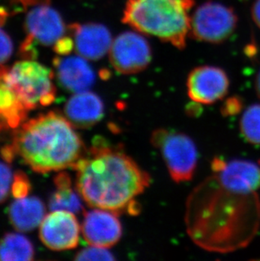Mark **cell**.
I'll list each match as a JSON object with an SVG mask.
<instances>
[{"mask_svg": "<svg viewBox=\"0 0 260 261\" xmlns=\"http://www.w3.org/2000/svg\"><path fill=\"white\" fill-rule=\"evenodd\" d=\"M186 206L188 233L208 251L240 249L250 242L258 227L260 206L256 193L231 191L214 175L194 189Z\"/></svg>", "mask_w": 260, "mask_h": 261, "instance_id": "obj_1", "label": "cell"}, {"mask_svg": "<svg viewBox=\"0 0 260 261\" xmlns=\"http://www.w3.org/2000/svg\"><path fill=\"white\" fill-rule=\"evenodd\" d=\"M74 170L77 190L86 204L116 214L138 213L136 199L150 184L149 173L129 155L100 139L94 140Z\"/></svg>", "mask_w": 260, "mask_h": 261, "instance_id": "obj_2", "label": "cell"}, {"mask_svg": "<svg viewBox=\"0 0 260 261\" xmlns=\"http://www.w3.org/2000/svg\"><path fill=\"white\" fill-rule=\"evenodd\" d=\"M67 118L54 112L25 121L13 135L11 143L1 153L10 163L19 158L36 173L73 168L86 149L81 136Z\"/></svg>", "mask_w": 260, "mask_h": 261, "instance_id": "obj_3", "label": "cell"}, {"mask_svg": "<svg viewBox=\"0 0 260 261\" xmlns=\"http://www.w3.org/2000/svg\"><path fill=\"white\" fill-rule=\"evenodd\" d=\"M194 5V0H128L122 21L183 50L190 32L189 12Z\"/></svg>", "mask_w": 260, "mask_h": 261, "instance_id": "obj_4", "label": "cell"}, {"mask_svg": "<svg viewBox=\"0 0 260 261\" xmlns=\"http://www.w3.org/2000/svg\"><path fill=\"white\" fill-rule=\"evenodd\" d=\"M54 77L49 68L27 59L16 62L7 72L8 82L29 111L55 101Z\"/></svg>", "mask_w": 260, "mask_h": 261, "instance_id": "obj_5", "label": "cell"}, {"mask_svg": "<svg viewBox=\"0 0 260 261\" xmlns=\"http://www.w3.org/2000/svg\"><path fill=\"white\" fill-rule=\"evenodd\" d=\"M150 142L159 150L172 179L187 182L194 177L198 163V150L189 136L178 131L157 128Z\"/></svg>", "mask_w": 260, "mask_h": 261, "instance_id": "obj_6", "label": "cell"}, {"mask_svg": "<svg viewBox=\"0 0 260 261\" xmlns=\"http://www.w3.org/2000/svg\"><path fill=\"white\" fill-rule=\"evenodd\" d=\"M233 9L219 3H204L190 20V35L199 42L220 44L228 39L238 25Z\"/></svg>", "mask_w": 260, "mask_h": 261, "instance_id": "obj_7", "label": "cell"}, {"mask_svg": "<svg viewBox=\"0 0 260 261\" xmlns=\"http://www.w3.org/2000/svg\"><path fill=\"white\" fill-rule=\"evenodd\" d=\"M152 59L150 43L135 32H123L116 37L109 50L113 69L122 74H135L145 70Z\"/></svg>", "mask_w": 260, "mask_h": 261, "instance_id": "obj_8", "label": "cell"}, {"mask_svg": "<svg viewBox=\"0 0 260 261\" xmlns=\"http://www.w3.org/2000/svg\"><path fill=\"white\" fill-rule=\"evenodd\" d=\"M211 168L220 184L231 191L253 194L260 189L259 162L240 159L226 162L215 158Z\"/></svg>", "mask_w": 260, "mask_h": 261, "instance_id": "obj_9", "label": "cell"}, {"mask_svg": "<svg viewBox=\"0 0 260 261\" xmlns=\"http://www.w3.org/2000/svg\"><path fill=\"white\" fill-rule=\"evenodd\" d=\"M229 87L227 74L218 67H196L189 73L187 79L188 95L196 103H215L226 96Z\"/></svg>", "mask_w": 260, "mask_h": 261, "instance_id": "obj_10", "label": "cell"}, {"mask_svg": "<svg viewBox=\"0 0 260 261\" xmlns=\"http://www.w3.org/2000/svg\"><path fill=\"white\" fill-rule=\"evenodd\" d=\"M74 213L54 211L42 220L39 236L48 249L61 251L78 246L81 227Z\"/></svg>", "mask_w": 260, "mask_h": 261, "instance_id": "obj_11", "label": "cell"}, {"mask_svg": "<svg viewBox=\"0 0 260 261\" xmlns=\"http://www.w3.org/2000/svg\"><path fill=\"white\" fill-rule=\"evenodd\" d=\"M81 232L87 244L108 249L119 242L123 227L116 213L96 208L85 213Z\"/></svg>", "mask_w": 260, "mask_h": 261, "instance_id": "obj_12", "label": "cell"}, {"mask_svg": "<svg viewBox=\"0 0 260 261\" xmlns=\"http://www.w3.org/2000/svg\"><path fill=\"white\" fill-rule=\"evenodd\" d=\"M24 28L27 34L42 46H52L66 31L61 15L48 5H37L30 10Z\"/></svg>", "mask_w": 260, "mask_h": 261, "instance_id": "obj_13", "label": "cell"}, {"mask_svg": "<svg viewBox=\"0 0 260 261\" xmlns=\"http://www.w3.org/2000/svg\"><path fill=\"white\" fill-rule=\"evenodd\" d=\"M69 30L74 37L76 52L84 59L96 61L110 50L112 34L105 25L97 23L72 24Z\"/></svg>", "mask_w": 260, "mask_h": 261, "instance_id": "obj_14", "label": "cell"}, {"mask_svg": "<svg viewBox=\"0 0 260 261\" xmlns=\"http://www.w3.org/2000/svg\"><path fill=\"white\" fill-rule=\"evenodd\" d=\"M53 63L58 82L66 91L75 93L88 91L95 83V72L85 59L57 57Z\"/></svg>", "mask_w": 260, "mask_h": 261, "instance_id": "obj_15", "label": "cell"}, {"mask_svg": "<svg viewBox=\"0 0 260 261\" xmlns=\"http://www.w3.org/2000/svg\"><path fill=\"white\" fill-rule=\"evenodd\" d=\"M64 114L74 128H90L103 118V101L91 91L78 92L67 101Z\"/></svg>", "mask_w": 260, "mask_h": 261, "instance_id": "obj_16", "label": "cell"}, {"mask_svg": "<svg viewBox=\"0 0 260 261\" xmlns=\"http://www.w3.org/2000/svg\"><path fill=\"white\" fill-rule=\"evenodd\" d=\"M8 69L0 66V134L19 128L29 112L8 82Z\"/></svg>", "mask_w": 260, "mask_h": 261, "instance_id": "obj_17", "label": "cell"}, {"mask_svg": "<svg viewBox=\"0 0 260 261\" xmlns=\"http://www.w3.org/2000/svg\"><path fill=\"white\" fill-rule=\"evenodd\" d=\"M45 205L39 198H20L11 203L8 215L10 223L20 232H30L42 223Z\"/></svg>", "mask_w": 260, "mask_h": 261, "instance_id": "obj_18", "label": "cell"}, {"mask_svg": "<svg viewBox=\"0 0 260 261\" xmlns=\"http://www.w3.org/2000/svg\"><path fill=\"white\" fill-rule=\"evenodd\" d=\"M56 190L49 199V208L54 211H67L74 214L82 212L83 205L72 187L71 178L67 173H59L54 177Z\"/></svg>", "mask_w": 260, "mask_h": 261, "instance_id": "obj_19", "label": "cell"}, {"mask_svg": "<svg viewBox=\"0 0 260 261\" xmlns=\"http://www.w3.org/2000/svg\"><path fill=\"white\" fill-rule=\"evenodd\" d=\"M34 256V247L27 237L7 233L0 239V261L32 260Z\"/></svg>", "mask_w": 260, "mask_h": 261, "instance_id": "obj_20", "label": "cell"}, {"mask_svg": "<svg viewBox=\"0 0 260 261\" xmlns=\"http://www.w3.org/2000/svg\"><path fill=\"white\" fill-rule=\"evenodd\" d=\"M240 132L248 143L260 145V104L248 107L241 117Z\"/></svg>", "mask_w": 260, "mask_h": 261, "instance_id": "obj_21", "label": "cell"}, {"mask_svg": "<svg viewBox=\"0 0 260 261\" xmlns=\"http://www.w3.org/2000/svg\"><path fill=\"white\" fill-rule=\"evenodd\" d=\"M75 260H113L115 258L107 248L91 246L79 252L74 258Z\"/></svg>", "mask_w": 260, "mask_h": 261, "instance_id": "obj_22", "label": "cell"}, {"mask_svg": "<svg viewBox=\"0 0 260 261\" xmlns=\"http://www.w3.org/2000/svg\"><path fill=\"white\" fill-rule=\"evenodd\" d=\"M13 179L12 171L10 167L0 162V203L4 202L9 196Z\"/></svg>", "mask_w": 260, "mask_h": 261, "instance_id": "obj_23", "label": "cell"}, {"mask_svg": "<svg viewBox=\"0 0 260 261\" xmlns=\"http://www.w3.org/2000/svg\"><path fill=\"white\" fill-rule=\"evenodd\" d=\"M11 190L13 196L16 199L25 197L31 190V184L28 177L21 172L15 173Z\"/></svg>", "mask_w": 260, "mask_h": 261, "instance_id": "obj_24", "label": "cell"}, {"mask_svg": "<svg viewBox=\"0 0 260 261\" xmlns=\"http://www.w3.org/2000/svg\"><path fill=\"white\" fill-rule=\"evenodd\" d=\"M14 51V44L10 36L0 29V66L10 59Z\"/></svg>", "mask_w": 260, "mask_h": 261, "instance_id": "obj_25", "label": "cell"}, {"mask_svg": "<svg viewBox=\"0 0 260 261\" xmlns=\"http://www.w3.org/2000/svg\"><path fill=\"white\" fill-rule=\"evenodd\" d=\"M37 43L35 41L33 37H31L29 35H27L25 40L21 42L20 47H19V55L22 59H36L37 58Z\"/></svg>", "mask_w": 260, "mask_h": 261, "instance_id": "obj_26", "label": "cell"}, {"mask_svg": "<svg viewBox=\"0 0 260 261\" xmlns=\"http://www.w3.org/2000/svg\"><path fill=\"white\" fill-rule=\"evenodd\" d=\"M74 41L71 37H62L54 44V51L57 55H69L74 49Z\"/></svg>", "mask_w": 260, "mask_h": 261, "instance_id": "obj_27", "label": "cell"}, {"mask_svg": "<svg viewBox=\"0 0 260 261\" xmlns=\"http://www.w3.org/2000/svg\"><path fill=\"white\" fill-rule=\"evenodd\" d=\"M243 108V102L241 101V99L238 96H234L229 98L226 101V103L224 105L223 113L225 115H234L241 111V109Z\"/></svg>", "mask_w": 260, "mask_h": 261, "instance_id": "obj_28", "label": "cell"}, {"mask_svg": "<svg viewBox=\"0 0 260 261\" xmlns=\"http://www.w3.org/2000/svg\"><path fill=\"white\" fill-rule=\"evenodd\" d=\"M16 5H21L23 8L33 6V5H49L51 0H11Z\"/></svg>", "mask_w": 260, "mask_h": 261, "instance_id": "obj_29", "label": "cell"}, {"mask_svg": "<svg viewBox=\"0 0 260 261\" xmlns=\"http://www.w3.org/2000/svg\"><path fill=\"white\" fill-rule=\"evenodd\" d=\"M252 17L256 25L260 28V0H254L252 6Z\"/></svg>", "mask_w": 260, "mask_h": 261, "instance_id": "obj_30", "label": "cell"}, {"mask_svg": "<svg viewBox=\"0 0 260 261\" xmlns=\"http://www.w3.org/2000/svg\"><path fill=\"white\" fill-rule=\"evenodd\" d=\"M9 16H10V12L5 7L0 6V28L5 25Z\"/></svg>", "mask_w": 260, "mask_h": 261, "instance_id": "obj_31", "label": "cell"}, {"mask_svg": "<svg viewBox=\"0 0 260 261\" xmlns=\"http://www.w3.org/2000/svg\"><path fill=\"white\" fill-rule=\"evenodd\" d=\"M255 90L257 95H258V97L260 98V71L258 72V74L256 76Z\"/></svg>", "mask_w": 260, "mask_h": 261, "instance_id": "obj_32", "label": "cell"}]
</instances>
